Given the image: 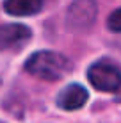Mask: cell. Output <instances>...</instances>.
I'll return each mask as SVG.
<instances>
[{
    "mask_svg": "<svg viewBox=\"0 0 121 123\" xmlns=\"http://www.w3.org/2000/svg\"><path fill=\"white\" fill-rule=\"evenodd\" d=\"M71 61L64 57L59 52H50V50H39L32 54L25 62V70L30 75L43 80H59L71 71Z\"/></svg>",
    "mask_w": 121,
    "mask_h": 123,
    "instance_id": "6da1fadb",
    "label": "cell"
},
{
    "mask_svg": "<svg viewBox=\"0 0 121 123\" xmlns=\"http://www.w3.org/2000/svg\"><path fill=\"white\" fill-rule=\"evenodd\" d=\"M43 0H6L4 9L12 16H32L41 11Z\"/></svg>",
    "mask_w": 121,
    "mask_h": 123,
    "instance_id": "8992f818",
    "label": "cell"
},
{
    "mask_svg": "<svg viewBox=\"0 0 121 123\" xmlns=\"http://www.w3.org/2000/svg\"><path fill=\"white\" fill-rule=\"evenodd\" d=\"M87 91L80 84H69L59 93L57 96V105L64 111H77V109L84 107L87 102Z\"/></svg>",
    "mask_w": 121,
    "mask_h": 123,
    "instance_id": "277c9868",
    "label": "cell"
},
{
    "mask_svg": "<svg viewBox=\"0 0 121 123\" xmlns=\"http://www.w3.org/2000/svg\"><path fill=\"white\" fill-rule=\"evenodd\" d=\"M87 79L91 86L98 91L114 93L121 87V71L119 68L110 61H96L87 70Z\"/></svg>",
    "mask_w": 121,
    "mask_h": 123,
    "instance_id": "7a4b0ae2",
    "label": "cell"
},
{
    "mask_svg": "<svg viewBox=\"0 0 121 123\" xmlns=\"http://www.w3.org/2000/svg\"><path fill=\"white\" fill-rule=\"evenodd\" d=\"M107 27L112 32H121V9H116L107 20Z\"/></svg>",
    "mask_w": 121,
    "mask_h": 123,
    "instance_id": "52a82bcc",
    "label": "cell"
},
{
    "mask_svg": "<svg viewBox=\"0 0 121 123\" xmlns=\"http://www.w3.org/2000/svg\"><path fill=\"white\" fill-rule=\"evenodd\" d=\"M30 37V29L20 23L0 25V48H14Z\"/></svg>",
    "mask_w": 121,
    "mask_h": 123,
    "instance_id": "5b68a950",
    "label": "cell"
},
{
    "mask_svg": "<svg viewBox=\"0 0 121 123\" xmlns=\"http://www.w3.org/2000/svg\"><path fill=\"white\" fill-rule=\"evenodd\" d=\"M96 18V4L93 0H75L68 9V25L73 29H87Z\"/></svg>",
    "mask_w": 121,
    "mask_h": 123,
    "instance_id": "3957f363",
    "label": "cell"
}]
</instances>
